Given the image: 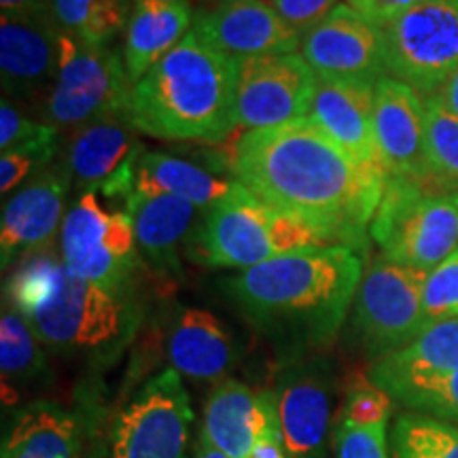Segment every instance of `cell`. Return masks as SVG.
<instances>
[{
  "label": "cell",
  "mask_w": 458,
  "mask_h": 458,
  "mask_svg": "<svg viewBox=\"0 0 458 458\" xmlns=\"http://www.w3.org/2000/svg\"><path fill=\"white\" fill-rule=\"evenodd\" d=\"M229 168L263 202L368 255V229L386 172L348 156L312 119L244 131Z\"/></svg>",
  "instance_id": "obj_1"
},
{
  "label": "cell",
  "mask_w": 458,
  "mask_h": 458,
  "mask_svg": "<svg viewBox=\"0 0 458 458\" xmlns=\"http://www.w3.org/2000/svg\"><path fill=\"white\" fill-rule=\"evenodd\" d=\"M363 259L348 244L310 246L242 270L225 291L286 363L331 346L357 297Z\"/></svg>",
  "instance_id": "obj_2"
},
{
  "label": "cell",
  "mask_w": 458,
  "mask_h": 458,
  "mask_svg": "<svg viewBox=\"0 0 458 458\" xmlns=\"http://www.w3.org/2000/svg\"><path fill=\"white\" fill-rule=\"evenodd\" d=\"M3 297L45 348L89 365L117 360L142 320L139 295L114 293L74 276L51 250L20 259L4 280Z\"/></svg>",
  "instance_id": "obj_3"
},
{
  "label": "cell",
  "mask_w": 458,
  "mask_h": 458,
  "mask_svg": "<svg viewBox=\"0 0 458 458\" xmlns=\"http://www.w3.org/2000/svg\"><path fill=\"white\" fill-rule=\"evenodd\" d=\"M238 85L240 60L189 30L131 88L130 122L157 140L219 145L240 128Z\"/></svg>",
  "instance_id": "obj_4"
},
{
  "label": "cell",
  "mask_w": 458,
  "mask_h": 458,
  "mask_svg": "<svg viewBox=\"0 0 458 458\" xmlns=\"http://www.w3.org/2000/svg\"><path fill=\"white\" fill-rule=\"evenodd\" d=\"M337 244L323 229L263 202L238 182L219 204L206 210L187 242V257L206 267H249L276 257Z\"/></svg>",
  "instance_id": "obj_5"
},
{
  "label": "cell",
  "mask_w": 458,
  "mask_h": 458,
  "mask_svg": "<svg viewBox=\"0 0 458 458\" xmlns=\"http://www.w3.org/2000/svg\"><path fill=\"white\" fill-rule=\"evenodd\" d=\"M369 236L386 259L431 272L458 249V193L386 176Z\"/></svg>",
  "instance_id": "obj_6"
},
{
  "label": "cell",
  "mask_w": 458,
  "mask_h": 458,
  "mask_svg": "<svg viewBox=\"0 0 458 458\" xmlns=\"http://www.w3.org/2000/svg\"><path fill=\"white\" fill-rule=\"evenodd\" d=\"M131 88L119 51L60 32L55 81L34 114L57 131H77L128 113Z\"/></svg>",
  "instance_id": "obj_7"
},
{
  "label": "cell",
  "mask_w": 458,
  "mask_h": 458,
  "mask_svg": "<svg viewBox=\"0 0 458 458\" xmlns=\"http://www.w3.org/2000/svg\"><path fill=\"white\" fill-rule=\"evenodd\" d=\"M60 257L74 276L114 293L139 295L145 259L125 210H106L88 191L66 210L60 229Z\"/></svg>",
  "instance_id": "obj_8"
},
{
  "label": "cell",
  "mask_w": 458,
  "mask_h": 458,
  "mask_svg": "<svg viewBox=\"0 0 458 458\" xmlns=\"http://www.w3.org/2000/svg\"><path fill=\"white\" fill-rule=\"evenodd\" d=\"M193 410L182 376H151L119 405L106 433L105 458H187Z\"/></svg>",
  "instance_id": "obj_9"
},
{
  "label": "cell",
  "mask_w": 458,
  "mask_h": 458,
  "mask_svg": "<svg viewBox=\"0 0 458 458\" xmlns=\"http://www.w3.org/2000/svg\"><path fill=\"white\" fill-rule=\"evenodd\" d=\"M388 77L435 96L458 71V0H422L382 26Z\"/></svg>",
  "instance_id": "obj_10"
},
{
  "label": "cell",
  "mask_w": 458,
  "mask_h": 458,
  "mask_svg": "<svg viewBox=\"0 0 458 458\" xmlns=\"http://www.w3.org/2000/svg\"><path fill=\"white\" fill-rule=\"evenodd\" d=\"M425 278L427 272L401 266L385 255L374 257L365 267L354 297L352 325L371 363L422 334Z\"/></svg>",
  "instance_id": "obj_11"
},
{
  "label": "cell",
  "mask_w": 458,
  "mask_h": 458,
  "mask_svg": "<svg viewBox=\"0 0 458 458\" xmlns=\"http://www.w3.org/2000/svg\"><path fill=\"white\" fill-rule=\"evenodd\" d=\"M274 394L289 458L327 456L335 401L334 363L320 354L286 360Z\"/></svg>",
  "instance_id": "obj_12"
},
{
  "label": "cell",
  "mask_w": 458,
  "mask_h": 458,
  "mask_svg": "<svg viewBox=\"0 0 458 458\" xmlns=\"http://www.w3.org/2000/svg\"><path fill=\"white\" fill-rule=\"evenodd\" d=\"M317 72L297 54L240 60L238 119L244 130H266L310 113Z\"/></svg>",
  "instance_id": "obj_13"
},
{
  "label": "cell",
  "mask_w": 458,
  "mask_h": 458,
  "mask_svg": "<svg viewBox=\"0 0 458 458\" xmlns=\"http://www.w3.org/2000/svg\"><path fill=\"white\" fill-rule=\"evenodd\" d=\"M142 153L139 130L131 125L130 113H122L72 131L64 162L79 196L96 191L108 202L123 199L125 204L134 193Z\"/></svg>",
  "instance_id": "obj_14"
},
{
  "label": "cell",
  "mask_w": 458,
  "mask_h": 458,
  "mask_svg": "<svg viewBox=\"0 0 458 458\" xmlns=\"http://www.w3.org/2000/svg\"><path fill=\"white\" fill-rule=\"evenodd\" d=\"M301 55L323 79L377 85L388 77L385 30L348 4H337L303 34Z\"/></svg>",
  "instance_id": "obj_15"
},
{
  "label": "cell",
  "mask_w": 458,
  "mask_h": 458,
  "mask_svg": "<svg viewBox=\"0 0 458 458\" xmlns=\"http://www.w3.org/2000/svg\"><path fill=\"white\" fill-rule=\"evenodd\" d=\"M71 187V170L62 159L32 174V179L4 202L0 225L3 270H7L15 259L49 249L60 223H64Z\"/></svg>",
  "instance_id": "obj_16"
},
{
  "label": "cell",
  "mask_w": 458,
  "mask_h": 458,
  "mask_svg": "<svg viewBox=\"0 0 458 458\" xmlns=\"http://www.w3.org/2000/svg\"><path fill=\"white\" fill-rule=\"evenodd\" d=\"M60 30L49 17L0 21V79L3 98L30 106L32 114L47 98L57 74Z\"/></svg>",
  "instance_id": "obj_17"
},
{
  "label": "cell",
  "mask_w": 458,
  "mask_h": 458,
  "mask_svg": "<svg viewBox=\"0 0 458 458\" xmlns=\"http://www.w3.org/2000/svg\"><path fill=\"white\" fill-rule=\"evenodd\" d=\"M191 30L210 47L236 60L295 54L303 38L267 0H221L215 9L196 17Z\"/></svg>",
  "instance_id": "obj_18"
},
{
  "label": "cell",
  "mask_w": 458,
  "mask_h": 458,
  "mask_svg": "<svg viewBox=\"0 0 458 458\" xmlns=\"http://www.w3.org/2000/svg\"><path fill=\"white\" fill-rule=\"evenodd\" d=\"M374 131L386 176L431 187L425 153V100L399 79L385 77L374 94Z\"/></svg>",
  "instance_id": "obj_19"
},
{
  "label": "cell",
  "mask_w": 458,
  "mask_h": 458,
  "mask_svg": "<svg viewBox=\"0 0 458 458\" xmlns=\"http://www.w3.org/2000/svg\"><path fill=\"white\" fill-rule=\"evenodd\" d=\"M456 369L458 318H450L425 329L408 346L374 360L368 377L394 403L405 405Z\"/></svg>",
  "instance_id": "obj_20"
},
{
  "label": "cell",
  "mask_w": 458,
  "mask_h": 458,
  "mask_svg": "<svg viewBox=\"0 0 458 458\" xmlns=\"http://www.w3.org/2000/svg\"><path fill=\"white\" fill-rule=\"evenodd\" d=\"M374 83L317 77L310 119L348 156L382 168L374 131Z\"/></svg>",
  "instance_id": "obj_21"
},
{
  "label": "cell",
  "mask_w": 458,
  "mask_h": 458,
  "mask_svg": "<svg viewBox=\"0 0 458 458\" xmlns=\"http://www.w3.org/2000/svg\"><path fill=\"white\" fill-rule=\"evenodd\" d=\"M172 369L193 382H221L238 363L240 348L232 329L216 314L179 306L168 329Z\"/></svg>",
  "instance_id": "obj_22"
},
{
  "label": "cell",
  "mask_w": 458,
  "mask_h": 458,
  "mask_svg": "<svg viewBox=\"0 0 458 458\" xmlns=\"http://www.w3.org/2000/svg\"><path fill=\"white\" fill-rule=\"evenodd\" d=\"M123 210L134 225L136 244L147 266L159 276H176L181 272L179 249L187 246L193 223L202 219L204 210L187 199L140 191L125 199Z\"/></svg>",
  "instance_id": "obj_23"
},
{
  "label": "cell",
  "mask_w": 458,
  "mask_h": 458,
  "mask_svg": "<svg viewBox=\"0 0 458 458\" xmlns=\"http://www.w3.org/2000/svg\"><path fill=\"white\" fill-rule=\"evenodd\" d=\"M266 391L225 377L216 382L204 403L199 437L229 458H250L259 435Z\"/></svg>",
  "instance_id": "obj_24"
},
{
  "label": "cell",
  "mask_w": 458,
  "mask_h": 458,
  "mask_svg": "<svg viewBox=\"0 0 458 458\" xmlns=\"http://www.w3.org/2000/svg\"><path fill=\"white\" fill-rule=\"evenodd\" d=\"M189 26V0H136L123 41V64L131 85L187 37Z\"/></svg>",
  "instance_id": "obj_25"
},
{
  "label": "cell",
  "mask_w": 458,
  "mask_h": 458,
  "mask_svg": "<svg viewBox=\"0 0 458 458\" xmlns=\"http://www.w3.org/2000/svg\"><path fill=\"white\" fill-rule=\"evenodd\" d=\"M0 458H81V422L54 401H32L11 418Z\"/></svg>",
  "instance_id": "obj_26"
},
{
  "label": "cell",
  "mask_w": 458,
  "mask_h": 458,
  "mask_svg": "<svg viewBox=\"0 0 458 458\" xmlns=\"http://www.w3.org/2000/svg\"><path fill=\"white\" fill-rule=\"evenodd\" d=\"M238 182L221 179L202 165L187 162L170 153L145 151L136 168L134 191L164 193L210 210L236 189Z\"/></svg>",
  "instance_id": "obj_27"
},
{
  "label": "cell",
  "mask_w": 458,
  "mask_h": 458,
  "mask_svg": "<svg viewBox=\"0 0 458 458\" xmlns=\"http://www.w3.org/2000/svg\"><path fill=\"white\" fill-rule=\"evenodd\" d=\"M0 371L4 403L9 405L17 401V386L41 382L49 371L41 340L7 303H3L0 317Z\"/></svg>",
  "instance_id": "obj_28"
},
{
  "label": "cell",
  "mask_w": 458,
  "mask_h": 458,
  "mask_svg": "<svg viewBox=\"0 0 458 458\" xmlns=\"http://www.w3.org/2000/svg\"><path fill=\"white\" fill-rule=\"evenodd\" d=\"M136 0H49V20L91 45L108 47L128 28Z\"/></svg>",
  "instance_id": "obj_29"
},
{
  "label": "cell",
  "mask_w": 458,
  "mask_h": 458,
  "mask_svg": "<svg viewBox=\"0 0 458 458\" xmlns=\"http://www.w3.org/2000/svg\"><path fill=\"white\" fill-rule=\"evenodd\" d=\"M425 153L431 187L458 193V114L439 94L425 98Z\"/></svg>",
  "instance_id": "obj_30"
},
{
  "label": "cell",
  "mask_w": 458,
  "mask_h": 458,
  "mask_svg": "<svg viewBox=\"0 0 458 458\" xmlns=\"http://www.w3.org/2000/svg\"><path fill=\"white\" fill-rule=\"evenodd\" d=\"M391 458H458V425L403 411L391 427Z\"/></svg>",
  "instance_id": "obj_31"
},
{
  "label": "cell",
  "mask_w": 458,
  "mask_h": 458,
  "mask_svg": "<svg viewBox=\"0 0 458 458\" xmlns=\"http://www.w3.org/2000/svg\"><path fill=\"white\" fill-rule=\"evenodd\" d=\"M57 136L60 131L41 119L28 117L15 102L9 98L0 102V148L3 153L30 151L54 159L57 153Z\"/></svg>",
  "instance_id": "obj_32"
},
{
  "label": "cell",
  "mask_w": 458,
  "mask_h": 458,
  "mask_svg": "<svg viewBox=\"0 0 458 458\" xmlns=\"http://www.w3.org/2000/svg\"><path fill=\"white\" fill-rule=\"evenodd\" d=\"M458 318V249L427 272L422 286V331Z\"/></svg>",
  "instance_id": "obj_33"
},
{
  "label": "cell",
  "mask_w": 458,
  "mask_h": 458,
  "mask_svg": "<svg viewBox=\"0 0 458 458\" xmlns=\"http://www.w3.org/2000/svg\"><path fill=\"white\" fill-rule=\"evenodd\" d=\"M394 401L377 388L369 377L357 380L348 386L346 399H344L340 418L337 420L352 422L357 427H376L391 420Z\"/></svg>",
  "instance_id": "obj_34"
},
{
  "label": "cell",
  "mask_w": 458,
  "mask_h": 458,
  "mask_svg": "<svg viewBox=\"0 0 458 458\" xmlns=\"http://www.w3.org/2000/svg\"><path fill=\"white\" fill-rule=\"evenodd\" d=\"M335 458H391L388 422L376 427H357L337 420L334 431Z\"/></svg>",
  "instance_id": "obj_35"
},
{
  "label": "cell",
  "mask_w": 458,
  "mask_h": 458,
  "mask_svg": "<svg viewBox=\"0 0 458 458\" xmlns=\"http://www.w3.org/2000/svg\"><path fill=\"white\" fill-rule=\"evenodd\" d=\"M403 408L458 425V369L452 371L448 377H444L435 386L427 388L425 393L408 401Z\"/></svg>",
  "instance_id": "obj_36"
},
{
  "label": "cell",
  "mask_w": 458,
  "mask_h": 458,
  "mask_svg": "<svg viewBox=\"0 0 458 458\" xmlns=\"http://www.w3.org/2000/svg\"><path fill=\"white\" fill-rule=\"evenodd\" d=\"M267 3L301 37L337 7V0H267Z\"/></svg>",
  "instance_id": "obj_37"
},
{
  "label": "cell",
  "mask_w": 458,
  "mask_h": 458,
  "mask_svg": "<svg viewBox=\"0 0 458 458\" xmlns=\"http://www.w3.org/2000/svg\"><path fill=\"white\" fill-rule=\"evenodd\" d=\"M250 458H289L283 428H280L276 394H274V391H266V405H263L259 435H257Z\"/></svg>",
  "instance_id": "obj_38"
},
{
  "label": "cell",
  "mask_w": 458,
  "mask_h": 458,
  "mask_svg": "<svg viewBox=\"0 0 458 458\" xmlns=\"http://www.w3.org/2000/svg\"><path fill=\"white\" fill-rule=\"evenodd\" d=\"M54 159L41 153H30V151H9L3 153L0 157V191L3 196H7L9 191L20 185L21 181L28 179L30 174H37L38 170L49 165Z\"/></svg>",
  "instance_id": "obj_39"
},
{
  "label": "cell",
  "mask_w": 458,
  "mask_h": 458,
  "mask_svg": "<svg viewBox=\"0 0 458 458\" xmlns=\"http://www.w3.org/2000/svg\"><path fill=\"white\" fill-rule=\"evenodd\" d=\"M348 7H352L357 13L368 17L376 26H386L405 11L414 9L422 0H346Z\"/></svg>",
  "instance_id": "obj_40"
},
{
  "label": "cell",
  "mask_w": 458,
  "mask_h": 458,
  "mask_svg": "<svg viewBox=\"0 0 458 458\" xmlns=\"http://www.w3.org/2000/svg\"><path fill=\"white\" fill-rule=\"evenodd\" d=\"M3 17L26 20V17H49V0H0Z\"/></svg>",
  "instance_id": "obj_41"
},
{
  "label": "cell",
  "mask_w": 458,
  "mask_h": 458,
  "mask_svg": "<svg viewBox=\"0 0 458 458\" xmlns=\"http://www.w3.org/2000/svg\"><path fill=\"white\" fill-rule=\"evenodd\" d=\"M439 96H442L445 106H448L454 114H458V71L448 79V83L444 85Z\"/></svg>",
  "instance_id": "obj_42"
},
{
  "label": "cell",
  "mask_w": 458,
  "mask_h": 458,
  "mask_svg": "<svg viewBox=\"0 0 458 458\" xmlns=\"http://www.w3.org/2000/svg\"><path fill=\"white\" fill-rule=\"evenodd\" d=\"M196 458H229V456H225L221 450H216L215 445H210L208 442H204V439L199 437L198 448H196Z\"/></svg>",
  "instance_id": "obj_43"
}]
</instances>
